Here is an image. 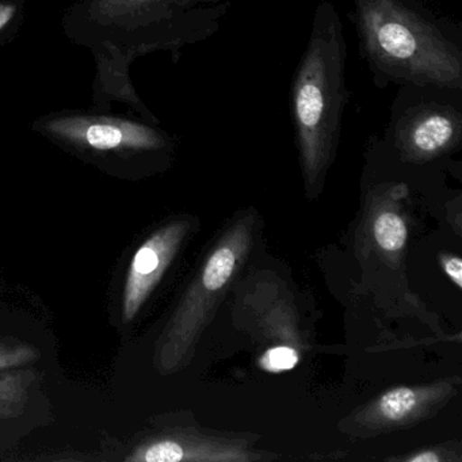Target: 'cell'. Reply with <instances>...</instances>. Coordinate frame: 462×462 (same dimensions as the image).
I'll return each mask as SVG.
<instances>
[{"instance_id": "cell-1", "label": "cell", "mask_w": 462, "mask_h": 462, "mask_svg": "<svg viewBox=\"0 0 462 462\" xmlns=\"http://www.w3.org/2000/svg\"><path fill=\"white\" fill-rule=\"evenodd\" d=\"M359 50L378 88L462 91V40L418 0H353Z\"/></svg>"}, {"instance_id": "cell-2", "label": "cell", "mask_w": 462, "mask_h": 462, "mask_svg": "<svg viewBox=\"0 0 462 462\" xmlns=\"http://www.w3.org/2000/svg\"><path fill=\"white\" fill-rule=\"evenodd\" d=\"M346 59L347 45L337 7L332 0H320L291 86V116L310 191L323 185L339 144L343 113L350 98Z\"/></svg>"}, {"instance_id": "cell-3", "label": "cell", "mask_w": 462, "mask_h": 462, "mask_svg": "<svg viewBox=\"0 0 462 462\" xmlns=\"http://www.w3.org/2000/svg\"><path fill=\"white\" fill-rule=\"evenodd\" d=\"M253 216L242 218L216 243L162 340L159 365L164 372L185 366L204 329L224 299L253 242Z\"/></svg>"}, {"instance_id": "cell-4", "label": "cell", "mask_w": 462, "mask_h": 462, "mask_svg": "<svg viewBox=\"0 0 462 462\" xmlns=\"http://www.w3.org/2000/svg\"><path fill=\"white\" fill-rule=\"evenodd\" d=\"M400 88L388 129L400 158L411 163H426L458 147L462 137V91Z\"/></svg>"}, {"instance_id": "cell-5", "label": "cell", "mask_w": 462, "mask_h": 462, "mask_svg": "<svg viewBox=\"0 0 462 462\" xmlns=\"http://www.w3.org/2000/svg\"><path fill=\"white\" fill-rule=\"evenodd\" d=\"M453 380L431 385L397 386L383 392L346 420V431L374 435L418 423L439 411L456 393Z\"/></svg>"}, {"instance_id": "cell-6", "label": "cell", "mask_w": 462, "mask_h": 462, "mask_svg": "<svg viewBox=\"0 0 462 462\" xmlns=\"http://www.w3.org/2000/svg\"><path fill=\"white\" fill-rule=\"evenodd\" d=\"M188 221H175L159 229L137 251L129 269L124 296V318L131 321L161 281L188 234Z\"/></svg>"}, {"instance_id": "cell-7", "label": "cell", "mask_w": 462, "mask_h": 462, "mask_svg": "<svg viewBox=\"0 0 462 462\" xmlns=\"http://www.w3.org/2000/svg\"><path fill=\"white\" fill-rule=\"evenodd\" d=\"M261 458L262 456L247 448L245 440L194 435L163 438L132 457V459L145 462L255 461Z\"/></svg>"}, {"instance_id": "cell-8", "label": "cell", "mask_w": 462, "mask_h": 462, "mask_svg": "<svg viewBox=\"0 0 462 462\" xmlns=\"http://www.w3.org/2000/svg\"><path fill=\"white\" fill-rule=\"evenodd\" d=\"M60 131L66 136L77 137L99 151L120 147L156 150L163 145V139L155 131L129 124L124 126L116 123H91L79 128L64 126Z\"/></svg>"}, {"instance_id": "cell-9", "label": "cell", "mask_w": 462, "mask_h": 462, "mask_svg": "<svg viewBox=\"0 0 462 462\" xmlns=\"http://www.w3.org/2000/svg\"><path fill=\"white\" fill-rule=\"evenodd\" d=\"M375 242L388 253H397L407 243L408 231L404 220L394 212H383L373 224Z\"/></svg>"}, {"instance_id": "cell-10", "label": "cell", "mask_w": 462, "mask_h": 462, "mask_svg": "<svg viewBox=\"0 0 462 462\" xmlns=\"http://www.w3.org/2000/svg\"><path fill=\"white\" fill-rule=\"evenodd\" d=\"M300 361V354L296 348L289 346H277L269 348L259 358V366L270 373L285 372L293 369Z\"/></svg>"}, {"instance_id": "cell-11", "label": "cell", "mask_w": 462, "mask_h": 462, "mask_svg": "<svg viewBox=\"0 0 462 462\" xmlns=\"http://www.w3.org/2000/svg\"><path fill=\"white\" fill-rule=\"evenodd\" d=\"M442 266L448 277L456 283L457 288H462V261L459 256L448 255L442 258Z\"/></svg>"}, {"instance_id": "cell-12", "label": "cell", "mask_w": 462, "mask_h": 462, "mask_svg": "<svg viewBox=\"0 0 462 462\" xmlns=\"http://www.w3.org/2000/svg\"><path fill=\"white\" fill-rule=\"evenodd\" d=\"M445 459L442 453L435 448H430V450H421L419 453L413 454V456L408 457L407 461L410 462H440Z\"/></svg>"}, {"instance_id": "cell-13", "label": "cell", "mask_w": 462, "mask_h": 462, "mask_svg": "<svg viewBox=\"0 0 462 462\" xmlns=\"http://www.w3.org/2000/svg\"><path fill=\"white\" fill-rule=\"evenodd\" d=\"M14 15V7L10 5H0V31L10 23Z\"/></svg>"}]
</instances>
